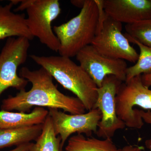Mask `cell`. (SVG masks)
I'll use <instances>...</instances> for the list:
<instances>
[{
  "label": "cell",
  "instance_id": "cell-1",
  "mask_svg": "<svg viewBox=\"0 0 151 151\" xmlns=\"http://www.w3.org/2000/svg\"><path fill=\"white\" fill-rule=\"evenodd\" d=\"M19 76L31 82L32 88L27 91L21 90L15 96H9L3 100L1 110L28 113L33 107H47L61 109L73 115L85 113L86 109L81 101L77 97L60 92L53 83L52 76L43 68L31 70L22 67Z\"/></svg>",
  "mask_w": 151,
  "mask_h": 151
},
{
  "label": "cell",
  "instance_id": "cell-2",
  "mask_svg": "<svg viewBox=\"0 0 151 151\" xmlns=\"http://www.w3.org/2000/svg\"><path fill=\"white\" fill-rule=\"evenodd\" d=\"M30 57L47 70L65 89L75 94L86 111L94 109L98 87L81 65H77L70 58L60 55L45 56L32 54Z\"/></svg>",
  "mask_w": 151,
  "mask_h": 151
},
{
  "label": "cell",
  "instance_id": "cell-3",
  "mask_svg": "<svg viewBox=\"0 0 151 151\" xmlns=\"http://www.w3.org/2000/svg\"><path fill=\"white\" fill-rule=\"evenodd\" d=\"M100 10L95 0H85L78 14L69 21L53 27L60 42V56L71 58L91 45L97 33Z\"/></svg>",
  "mask_w": 151,
  "mask_h": 151
},
{
  "label": "cell",
  "instance_id": "cell-4",
  "mask_svg": "<svg viewBox=\"0 0 151 151\" xmlns=\"http://www.w3.org/2000/svg\"><path fill=\"white\" fill-rule=\"evenodd\" d=\"M116 114L126 127L140 129L144 123L140 111L134 109L139 106L151 110V90L143 84L141 75L123 82L119 87L116 98Z\"/></svg>",
  "mask_w": 151,
  "mask_h": 151
},
{
  "label": "cell",
  "instance_id": "cell-5",
  "mask_svg": "<svg viewBox=\"0 0 151 151\" xmlns=\"http://www.w3.org/2000/svg\"><path fill=\"white\" fill-rule=\"evenodd\" d=\"M26 19L29 30L52 51L58 52L60 42L53 32L51 23L61 12L58 0H29Z\"/></svg>",
  "mask_w": 151,
  "mask_h": 151
},
{
  "label": "cell",
  "instance_id": "cell-6",
  "mask_svg": "<svg viewBox=\"0 0 151 151\" xmlns=\"http://www.w3.org/2000/svg\"><path fill=\"white\" fill-rule=\"evenodd\" d=\"M29 40L23 37L7 38L0 52V96L9 88L25 90L29 81L18 75V68L27 60Z\"/></svg>",
  "mask_w": 151,
  "mask_h": 151
},
{
  "label": "cell",
  "instance_id": "cell-7",
  "mask_svg": "<svg viewBox=\"0 0 151 151\" xmlns=\"http://www.w3.org/2000/svg\"><path fill=\"white\" fill-rule=\"evenodd\" d=\"M122 23L106 15L103 22L98 24L97 33L91 45L105 56L137 62L139 54L122 34Z\"/></svg>",
  "mask_w": 151,
  "mask_h": 151
},
{
  "label": "cell",
  "instance_id": "cell-8",
  "mask_svg": "<svg viewBox=\"0 0 151 151\" xmlns=\"http://www.w3.org/2000/svg\"><path fill=\"white\" fill-rule=\"evenodd\" d=\"M123 82L116 76L109 75L105 77L101 87L97 88L94 109H99L102 114L96 134L99 137L112 139L116 131L126 127L118 118L116 111V96Z\"/></svg>",
  "mask_w": 151,
  "mask_h": 151
},
{
  "label": "cell",
  "instance_id": "cell-9",
  "mask_svg": "<svg viewBox=\"0 0 151 151\" xmlns=\"http://www.w3.org/2000/svg\"><path fill=\"white\" fill-rule=\"evenodd\" d=\"M76 60L92 79L97 87H101L106 76L113 75L123 82L127 79V63L124 60L101 54L91 45L81 50Z\"/></svg>",
  "mask_w": 151,
  "mask_h": 151
},
{
  "label": "cell",
  "instance_id": "cell-10",
  "mask_svg": "<svg viewBox=\"0 0 151 151\" xmlns=\"http://www.w3.org/2000/svg\"><path fill=\"white\" fill-rule=\"evenodd\" d=\"M48 115L51 118L56 135L61 140V149L70 135L74 133L84 134L91 137L96 134L98 124L102 118L98 108L80 114H68L59 110L49 108Z\"/></svg>",
  "mask_w": 151,
  "mask_h": 151
},
{
  "label": "cell",
  "instance_id": "cell-11",
  "mask_svg": "<svg viewBox=\"0 0 151 151\" xmlns=\"http://www.w3.org/2000/svg\"><path fill=\"white\" fill-rule=\"evenodd\" d=\"M107 16L132 24L151 18V0H103Z\"/></svg>",
  "mask_w": 151,
  "mask_h": 151
},
{
  "label": "cell",
  "instance_id": "cell-12",
  "mask_svg": "<svg viewBox=\"0 0 151 151\" xmlns=\"http://www.w3.org/2000/svg\"><path fill=\"white\" fill-rule=\"evenodd\" d=\"M12 2L0 5V40L13 37H23L29 40L34 37L29 30L24 14H17L12 11Z\"/></svg>",
  "mask_w": 151,
  "mask_h": 151
},
{
  "label": "cell",
  "instance_id": "cell-13",
  "mask_svg": "<svg viewBox=\"0 0 151 151\" xmlns=\"http://www.w3.org/2000/svg\"><path fill=\"white\" fill-rule=\"evenodd\" d=\"M48 110L35 107L30 113L0 111V129H12L43 124Z\"/></svg>",
  "mask_w": 151,
  "mask_h": 151
},
{
  "label": "cell",
  "instance_id": "cell-14",
  "mask_svg": "<svg viewBox=\"0 0 151 151\" xmlns=\"http://www.w3.org/2000/svg\"><path fill=\"white\" fill-rule=\"evenodd\" d=\"M43 124L12 129H0V149L35 141L42 131Z\"/></svg>",
  "mask_w": 151,
  "mask_h": 151
},
{
  "label": "cell",
  "instance_id": "cell-15",
  "mask_svg": "<svg viewBox=\"0 0 151 151\" xmlns=\"http://www.w3.org/2000/svg\"><path fill=\"white\" fill-rule=\"evenodd\" d=\"M65 151H122L112 139H99L94 137H85L82 134L70 137L68 140Z\"/></svg>",
  "mask_w": 151,
  "mask_h": 151
},
{
  "label": "cell",
  "instance_id": "cell-16",
  "mask_svg": "<svg viewBox=\"0 0 151 151\" xmlns=\"http://www.w3.org/2000/svg\"><path fill=\"white\" fill-rule=\"evenodd\" d=\"M57 136L51 118L48 115L43 124L40 135L35 143H32L28 151H63L61 140Z\"/></svg>",
  "mask_w": 151,
  "mask_h": 151
},
{
  "label": "cell",
  "instance_id": "cell-17",
  "mask_svg": "<svg viewBox=\"0 0 151 151\" xmlns=\"http://www.w3.org/2000/svg\"><path fill=\"white\" fill-rule=\"evenodd\" d=\"M124 35L129 42L137 45L140 49V54L136 64L127 68L126 81L137 76L151 74V47L142 44L126 34Z\"/></svg>",
  "mask_w": 151,
  "mask_h": 151
},
{
  "label": "cell",
  "instance_id": "cell-18",
  "mask_svg": "<svg viewBox=\"0 0 151 151\" xmlns=\"http://www.w3.org/2000/svg\"><path fill=\"white\" fill-rule=\"evenodd\" d=\"M126 35L151 47V18L125 26Z\"/></svg>",
  "mask_w": 151,
  "mask_h": 151
},
{
  "label": "cell",
  "instance_id": "cell-19",
  "mask_svg": "<svg viewBox=\"0 0 151 151\" xmlns=\"http://www.w3.org/2000/svg\"><path fill=\"white\" fill-rule=\"evenodd\" d=\"M140 114L143 121L148 124H151V111H148L145 112L143 110H140Z\"/></svg>",
  "mask_w": 151,
  "mask_h": 151
},
{
  "label": "cell",
  "instance_id": "cell-20",
  "mask_svg": "<svg viewBox=\"0 0 151 151\" xmlns=\"http://www.w3.org/2000/svg\"><path fill=\"white\" fill-rule=\"evenodd\" d=\"M122 151H144V148L142 146L129 145L124 146Z\"/></svg>",
  "mask_w": 151,
  "mask_h": 151
},
{
  "label": "cell",
  "instance_id": "cell-21",
  "mask_svg": "<svg viewBox=\"0 0 151 151\" xmlns=\"http://www.w3.org/2000/svg\"><path fill=\"white\" fill-rule=\"evenodd\" d=\"M142 83L146 87L149 88L151 86V74L141 75Z\"/></svg>",
  "mask_w": 151,
  "mask_h": 151
},
{
  "label": "cell",
  "instance_id": "cell-22",
  "mask_svg": "<svg viewBox=\"0 0 151 151\" xmlns=\"http://www.w3.org/2000/svg\"><path fill=\"white\" fill-rule=\"evenodd\" d=\"M31 145L32 142L22 144L20 145L17 146L15 148L9 151H28Z\"/></svg>",
  "mask_w": 151,
  "mask_h": 151
},
{
  "label": "cell",
  "instance_id": "cell-23",
  "mask_svg": "<svg viewBox=\"0 0 151 151\" xmlns=\"http://www.w3.org/2000/svg\"><path fill=\"white\" fill-rule=\"evenodd\" d=\"M70 2L73 6L81 9L84 5L85 0H74L70 1Z\"/></svg>",
  "mask_w": 151,
  "mask_h": 151
},
{
  "label": "cell",
  "instance_id": "cell-24",
  "mask_svg": "<svg viewBox=\"0 0 151 151\" xmlns=\"http://www.w3.org/2000/svg\"><path fill=\"white\" fill-rule=\"evenodd\" d=\"M145 145L147 148L149 150V151H151V139H147L145 142Z\"/></svg>",
  "mask_w": 151,
  "mask_h": 151
},
{
  "label": "cell",
  "instance_id": "cell-25",
  "mask_svg": "<svg viewBox=\"0 0 151 151\" xmlns=\"http://www.w3.org/2000/svg\"></svg>",
  "mask_w": 151,
  "mask_h": 151
}]
</instances>
